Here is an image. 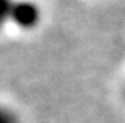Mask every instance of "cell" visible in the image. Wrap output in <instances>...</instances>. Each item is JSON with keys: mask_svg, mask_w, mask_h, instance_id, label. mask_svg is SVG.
Listing matches in <instances>:
<instances>
[{"mask_svg": "<svg viewBox=\"0 0 125 123\" xmlns=\"http://www.w3.org/2000/svg\"><path fill=\"white\" fill-rule=\"evenodd\" d=\"M0 123H20V120L13 110L0 105Z\"/></svg>", "mask_w": 125, "mask_h": 123, "instance_id": "6da1fadb", "label": "cell"}]
</instances>
